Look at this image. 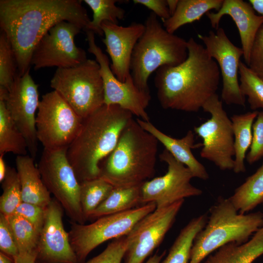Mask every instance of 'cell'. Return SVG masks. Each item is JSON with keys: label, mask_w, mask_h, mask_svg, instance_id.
I'll return each instance as SVG.
<instances>
[{"label": "cell", "mask_w": 263, "mask_h": 263, "mask_svg": "<svg viewBox=\"0 0 263 263\" xmlns=\"http://www.w3.org/2000/svg\"><path fill=\"white\" fill-rule=\"evenodd\" d=\"M79 0H0V27L10 42L18 75L30 70L33 51L57 23L67 21L86 30L91 20Z\"/></svg>", "instance_id": "obj_1"}, {"label": "cell", "mask_w": 263, "mask_h": 263, "mask_svg": "<svg viewBox=\"0 0 263 263\" xmlns=\"http://www.w3.org/2000/svg\"><path fill=\"white\" fill-rule=\"evenodd\" d=\"M187 46L188 56L184 62L156 71L157 97L164 109L197 112L218 89L221 73L216 61L193 38Z\"/></svg>", "instance_id": "obj_2"}, {"label": "cell", "mask_w": 263, "mask_h": 263, "mask_svg": "<svg viewBox=\"0 0 263 263\" xmlns=\"http://www.w3.org/2000/svg\"><path fill=\"white\" fill-rule=\"evenodd\" d=\"M132 115L118 105L104 104L83 119L67 152L79 182L99 177L101 162L113 150Z\"/></svg>", "instance_id": "obj_3"}, {"label": "cell", "mask_w": 263, "mask_h": 263, "mask_svg": "<svg viewBox=\"0 0 263 263\" xmlns=\"http://www.w3.org/2000/svg\"><path fill=\"white\" fill-rule=\"evenodd\" d=\"M158 142L132 118L113 150L101 162L99 177L114 188L141 186L155 174Z\"/></svg>", "instance_id": "obj_4"}, {"label": "cell", "mask_w": 263, "mask_h": 263, "mask_svg": "<svg viewBox=\"0 0 263 263\" xmlns=\"http://www.w3.org/2000/svg\"><path fill=\"white\" fill-rule=\"evenodd\" d=\"M228 198L220 197L209 210L205 227L197 234L188 263H201L209 254L232 242L243 244L263 226V213H238Z\"/></svg>", "instance_id": "obj_5"}, {"label": "cell", "mask_w": 263, "mask_h": 263, "mask_svg": "<svg viewBox=\"0 0 263 263\" xmlns=\"http://www.w3.org/2000/svg\"><path fill=\"white\" fill-rule=\"evenodd\" d=\"M145 31L132 53L130 73L136 86L150 93V75L164 66H175L188 56L187 41L168 32L151 12L145 22Z\"/></svg>", "instance_id": "obj_6"}, {"label": "cell", "mask_w": 263, "mask_h": 263, "mask_svg": "<svg viewBox=\"0 0 263 263\" xmlns=\"http://www.w3.org/2000/svg\"><path fill=\"white\" fill-rule=\"evenodd\" d=\"M50 86L83 119L104 104L103 83L95 60L57 68Z\"/></svg>", "instance_id": "obj_7"}, {"label": "cell", "mask_w": 263, "mask_h": 263, "mask_svg": "<svg viewBox=\"0 0 263 263\" xmlns=\"http://www.w3.org/2000/svg\"><path fill=\"white\" fill-rule=\"evenodd\" d=\"M156 208V204L151 202L101 217L88 225L72 222L69 240L78 263H83L90 253L103 243L127 235L139 221Z\"/></svg>", "instance_id": "obj_8"}, {"label": "cell", "mask_w": 263, "mask_h": 263, "mask_svg": "<svg viewBox=\"0 0 263 263\" xmlns=\"http://www.w3.org/2000/svg\"><path fill=\"white\" fill-rule=\"evenodd\" d=\"M67 149H44L38 168L48 191L72 222L84 224L86 220L80 201V182L68 159Z\"/></svg>", "instance_id": "obj_9"}, {"label": "cell", "mask_w": 263, "mask_h": 263, "mask_svg": "<svg viewBox=\"0 0 263 263\" xmlns=\"http://www.w3.org/2000/svg\"><path fill=\"white\" fill-rule=\"evenodd\" d=\"M83 119L55 91L42 95L36 115L37 136L45 149L68 148Z\"/></svg>", "instance_id": "obj_10"}, {"label": "cell", "mask_w": 263, "mask_h": 263, "mask_svg": "<svg viewBox=\"0 0 263 263\" xmlns=\"http://www.w3.org/2000/svg\"><path fill=\"white\" fill-rule=\"evenodd\" d=\"M202 109L209 113L211 117L194 127V132L203 140L200 156L213 163L221 170H233L235 152L232 123L218 95L216 94L212 96Z\"/></svg>", "instance_id": "obj_11"}, {"label": "cell", "mask_w": 263, "mask_h": 263, "mask_svg": "<svg viewBox=\"0 0 263 263\" xmlns=\"http://www.w3.org/2000/svg\"><path fill=\"white\" fill-rule=\"evenodd\" d=\"M88 50L94 55L99 65L104 90V104L117 105L144 121H150L146 109L151 99L150 93L143 92L135 85L131 75L125 82L113 74L107 56L96 44L94 33L86 31Z\"/></svg>", "instance_id": "obj_12"}, {"label": "cell", "mask_w": 263, "mask_h": 263, "mask_svg": "<svg viewBox=\"0 0 263 263\" xmlns=\"http://www.w3.org/2000/svg\"><path fill=\"white\" fill-rule=\"evenodd\" d=\"M159 158L167 164L168 170L164 175L152 178L142 185L143 205L153 202L156 204V209H160L186 198L202 194L201 189L190 183L194 177L191 171L167 150L165 149Z\"/></svg>", "instance_id": "obj_13"}, {"label": "cell", "mask_w": 263, "mask_h": 263, "mask_svg": "<svg viewBox=\"0 0 263 263\" xmlns=\"http://www.w3.org/2000/svg\"><path fill=\"white\" fill-rule=\"evenodd\" d=\"M81 30L78 25L67 21L54 25L36 46L31 65L37 70L49 67H71L86 61L85 50L76 46L74 41Z\"/></svg>", "instance_id": "obj_14"}, {"label": "cell", "mask_w": 263, "mask_h": 263, "mask_svg": "<svg viewBox=\"0 0 263 263\" xmlns=\"http://www.w3.org/2000/svg\"><path fill=\"white\" fill-rule=\"evenodd\" d=\"M184 200L156 209L139 221L126 235L128 248L124 263H143L163 240Z\"/></svg>", "instance_id": "obj_15"}, {"label": "cell", "mask_w": 263, "mask_h": 263, "mask_svg": "<svg viewBox=\"0 0 263 263\" xmlns=\"http://www.w3.org/2000/svg\"><path fill=\"white\" fill-rule=\"evenodd\" d=\"M38 85L28 70L22 76L17 75L7 94L2 100L14 123L23 134L29 155L34 159L38 151L36 131V112L39 100Z\"/></svg>", "instance_id": "obj_16"}, {"label": "cell", "mask_w": 263, "mask_h": 263, "mask_svg": "<svg viewBox=\"0 0 263 263\" xmlns=\"http://www.w3.org/2000/svg\"><path fill=\"white\" fill-rule=\"evenodd\" d=\"M198 37L219 67L223 80L222 100L227 105L244 106L245 98L238 81L240 58L244 55L242 48L233 44L221 27L216 32L210 31L207 35L198 34Z\"/></svg>", "instance_id": "obj_17"}, {"label": "cell", "mask_w": 263, "mask_h": 263, "mask_svg": "<svg viewBox=\"0 0 263 263\" xmlns=\"http://www.w3.org/2000/svg\"><path fill=\"white\" fill-rule=\"evenodd\" d=\"M62 206L52 199L45 208V217L37 247L38 260L47 263H79L64 229Z\"/></svg>", "instance_id": "obj_18"}, {"label": "cell", "mask_w": 263, "mask_h": 263, "mask_svg": "<svg viewBox=\"0 0 263 263\" xmlns=\"http://www.w3.org/2000/svg\"><path fill=\"white\" fill-rule=\"evenodd\" d=\"M106 51L111 57L110 67L116 77L125 82L131 75L130 63L137 42L145 31V25L133 22L127 26L107 21L101 24Z\"/></svg>", "instance_id": "obj_19"}, {"label": "cell", "mask_w": 263, "mask_h": 263, "mask_svg": "<svg viewBox=\"0 0 263 263\" xmlns=\"http://www.w3.org/2000/svg\"><path fill=\"white\" fill-rule=\"evenodd\" d=\"M211 26L216 30L222 18L229 16L238 29L244 58L248 65L251 49L258 31L263 25V17L257 15L249 2L243 0H224L216 12L206 14Z\"/></svg>", "instance_id": "obj_20"}, {"label": "cell", "mask_w": 263, "mask_h": 263, "mask_svg": "<svg viewBox=\"0 0 263 263\" xmlns=\"http://www.w3.org/2000/svg\"><path fill=\"white\" fill-rule=\"evenodd\" d=\"M137 122L145 130L154 136L178 161L184 164L192 172L194 177L206 180L209 175L205 168L193 155L191 150L202 146L194 144V134L189 130L183 137L178 139L164 133L150 121L137 118Z\"/></svg>", "instance_id": "obj_21"}, {"label": "cell", "mask_w": 263, "mask_h": 263, "mask_svg": "<svg viewBox=\"0 0 263 263\" xmlns=\"http://www.w3.org/2000/svg\"><path fill=\"white\" fill-rule=\"evenodd\" d=\"M16 165L22 202L45 208L52 199L35 164L34 159L28 154L17 156Z\"/></svg>", "instance_id": "obj_22"}, {"label": "cell", "mask_w": 263, "mask_h": 263, "mask_svg": "<svg viewBox=\"0 0 263 263\" xmlns=\"http://www.w3.org/2000/svg\"><path fill=\"white\" fill-rule=\"evenodd\" d=\"M207 256L203 263H252L263 255V226L246 242L227 244Z\"/></svg>", "instance_id": "obj_23"}, {"label": "cell", "mask_w": 263, "mask_h": 263, "mask_svg": "<svg viewBox=\"0 0 263 263\" xmlns=\"http://www.w3.org/2000/svg\"><path fill=\"white\" fill-rule=\"evenodd\" d=\"M224 0H179L174 13L163 21V26L169 33H174L180 27L199 20L212 9L217 11L221 8Z\"/></svg>", "instance_id": "obj_24"}, {"label": "cell", "mask_w": 263, "mask_h": 263, "mask_svg": "<svg viewBox=\"0 0 263 263\" xmlns=\"http://www.w3.org/2000/svg\"><path fill=\"white\" fill-rule=\"evenodd\" d=\"M258 113L257 111H254L234 114L231 117L235 152L233 170L236 173L245 171L244 159L246 152L251 145L253 122Z\"/></svg>", "instance_id": "obj_25"}, {"label": "cell", "mask_w": 263, "mask_h": 263, "mask_svg": "<svg viewBox=\"0 0 263 263\" xmlns=\"http://www.w3.org/2000/svg\"><path fill=\"white\" fill-rule=\"evenodd\" d=\"M142 186V185H141ZM114 188L107 198L94 210L90 218L120 213L141 206V187ZM141 205V206H142Z\"/></svg>", "instance_id": "obj_26"}, {"label": "cell", "mask_w": 263, "mask_h": 263, "mask_svg": "<svg viewBox=\"0 0 263 263\" xmlns=\"http://www.w3.org/2000/svg\"><path fill=\"white\" fill-rule=\"evenodd\" d=\"M207 219L206 214L192 219L181 230L167 256L160 263H188L194 240Z\"/></svg>", "instance_id": "obj_27"}, {"label": "cell", "mask_w": 263, "mask_h": 263, "mask_svg": "<svg viewBox=\"0 0 263 263\" xmlns=\"http://www.w3.org/2000/svg\"><path fill=\"white\" fill-rule=\"evenodd\" d=\"M237 210L245 214L263 203V163L229 198Z\"/></svg>", "instance_id": "obj_28"}, {"label": "cell", "mask_w": 263, "mask_h": 263, "mask_svg": "<svg viewBox=\"0 0 263 263\" xmlns=\"http://www.w3.org/2000/svg\"><path fill=\"white\" fill-rule=\"evenodd\" d=\"M28 145L23 134L11 118L3 100H0V154L11 152L27 155Z\"/></svg>", "instance_id": "obj_29"}, {"label": "cell", "mask_w": 263, "mask_h": 263, "mask_svg": "<svg viewBox=\"0 0 263 263\" xmlns=\"http://www.w3.org/2000/svg\"><path fill=\"white\" fill-rule=\"evenodd\" d=\"M80 201L86 221L110 195L114 187L100 177L82 181L80 182Z\"/></svg>", "instance_id": "obj_30"}, {"label": "cell", "mask_w": 263, "mask_h": 263, "mask_svg": "<svg viewBox=\"0 0 263 263\" xmlns=\"http://www.w3.org/2000/svg\"><path fill=\"white\" fill-rule=\"evenodd\" d=\"M93 12V19L91 20L85 31L89 30L99 36L104 34L101 28L103 22L107 21L118 24V20L123 19L125 15V10L117 6L116 0H83Z\"/></svg>", "instance_id": "obj_31"}, {"label": "cell", "mask_w": 263, "mask_h": 263, "mask_svg": "<svg viewBox=\"0 0 263 263\" xmlns=\"http://www.w3.org/2000/svg\"><path fill=\"white\" fill-rule=\"evenodd\" d=\"M3 192L0 197V213L6 217L13 215L22 202L21 188L17 171L8 167L6 176L2 182Z\"/></svg>", "instance_id": "obj_32"}, {"label": "cell", "mask_w": 263, "mask_h": 263, "mask_svg": "<svg viewBox=\"0 0 263 263\" xmlns=\"http://www.w3.org/2000/svg\"><path fill=\"white\" fill-rule=\"evenodd\" d=\"M239 74L240 90L244 96L247 97L250 108L263 109V79L241 61Z\"/></svg>", "instance_id": "obj_33"}, {"label": "cell", "mask_w": 263, "mask_h": 263, "mask_svg": "<svg viewBox=\"0 0 263 263\" xmlns=\"http://www.w3.org/2000/svg\"><path fill=\"white\" fill-rule=\"evenodd\" d=\"M19 253L32 251L37 249L39 233L27 220L13 214L7 217Z\"/></svg>", "instance_id": "obj_34"}, {"label": "cell", "mask_w": 263, "mask_h": 263, "mask_svg": "<svg viewBox=\"0 0 263 263\" xmlns=\"http://www.w3.org/2000/svg\"><path fill=\"white\" fill-rule=\"evenodd\" d=\"M18 75L16 56L12 45L2 32L0 34V87L9 90Z\"/></svg>", "instance_id": "obj_35"}, {"label": "cell", "mask_w": 263, "mask_h": 263, "mask_svg": "<svg viewBox=\"0 0 263 263\" xmlns=\"http://www.w3.org/2000/svg\"><path fill=\"white\" fill-rule=\"evenodd\" d=\"M126 236L115 239L99 254L81 263H121L128 248Z\"/></svg>", "instance_id": "obj_36"}, {"label": "cell", "mask_w": 263, "mask_h": 263, "mask_svg": "<svg viewBox=\"0 0 263 263\" xmlns=\"http://www.w3.org/2000/svg\"><path fill=\"white\" fill-rule=\"evenodd\" d=\"M252 140L250 149L246 156L250 164L258 161L263 156V111L258 112L256 120L252 125Z\"/></svg>", "instance_id": "obj_37"}, {"label": "cell", "mask_w": 263, "mask_h": 263, "mask_svg": "<svg viewBox=\"0 0 263 263\" xmlns=\"http://www.w3.org/2000/svg\"><path fill=\"white\" fill-rule=\"evenodd\" d=\"M0 249L13 259L19 254V251L7 217L0 214Z\"/></svg>", "instance_id": "obj_38"}, {"label": "cell", "mask_w": 263, "mask_h": 263, "mask_svg": "<svg viewBox=\"0 0 263 263\" xmlns=\"http://www.w3.org/2000/svg\"><path fill=\"white\" fill-rule=\"evenodd\" d=\"M14 214L19 215L27 220L40 234L44 220L45 208L33 204L22 202Z\"/></svg>", "instance_id": "obj_39"}, {"label": "cell", "mask_w": 263, "mask_h": 263, "mask_svg": "<svg viewBox=\"0 0 263 263\" xmlns=\"http://www.w3.org/2000/svg\"><path fill=\"white\" fill-rule=\"evenodd\" d=\"M248 67L263 79V25L258 31L253 43Z\"/></svg>", "instance_id": "obj_40"}, {"label": "cell", "mask_w": 263, "mask_h": 263, "mask_svg": "<svg viewBox=\"0 0 263 263\" xmlns=\"http://www.w3.org/2000/svg\"><path fill=\"white\" fill-rule=\"evenodd\" d=\"M134 4L142 5L152 11L162 21L170 17L166 0H133Z\"/></svg>", "instance_id": "obj_41"}, {"label": "cell", "mask_w": 263, "mask_h": 263, "mask_svg": "<svg viewBox=\"0 0 263 263\" xmlns=\"http://www.w3.org/2000/svg\"><path fill=\"white\" fill-rule=\"evenodd\" d=\"M38 256V252L36 249L30 252L19 253L14 260L15 263H36Z\"/></svg>", "instance_id": "obj_42"}, {"label": "cell", "mask_w": 263, "mask_h": 263, "mask_svg": "<svg viewBox=\"0 0 263 263\" xmlns=\"http://www.w3.org/2000/svg\"><path fill=\"white\" fill-rule=\"evenodd\" d=\"M4 155L0 154V182L4 180L8 169V167L3 158Z\"/></svg>", "instance_id": "obj_43"}, {"label": "cell", "mask_w": 263, "mask_h": 263, "mask_svg": "<svg viewBox=\"0 0 263 263\" xmlns=\"http://www.w3.org/2000/svg\"><path fill=\"white\" fill-rule=\"evenodd\" d=\"M248 2L254 10L263 17V0H249Z\"/></svg>", "instance_id": "obj_44"}, {"label": "cell", "mask_w": 263, "mask_h": 263, "mask_svg": "<svg viewBox=\"0 0 263 263\" xmlns=\"http://www.w3.org/2000/svg\"><path fill=\"white\" fill-rule=\"evenodd\" d=\"M166 254V250L159 254L156 252L152 256H151L145 263H160Z\"/></svg>", "instance_id": "obj_45"}, {"label": "cell", "mask_w": 263, "mask_h": 263, "mask_svg": "<svg viewBox=\"0 0 263 263\" xmlns=\"http://www.w3.org/2000/svg\"><path fill=\"white\" fill-rule=\"evenodd\" d=\"M168 9L171 16L175 12L179 0H166Z\"/></svg>", "instance_id": "obj_46"}, {"label": "cell", "mask_w": 263, "mask_h": 263, "mask_svg": "<svg viewBox=\"0 0 263 263\" xmlns=\"http://www.w3.org/2000/svg\"><path fill=\"white\" fill-rule=\"evenodd\" d=\"M0 263H15L14 259L6 255V254L0 252Z\"/></svg>", "instance_id": "obj_47"}, {"label": "cell", "mask_w": 263, "mask_h": 263, "mask_svg": "<svg viewBox=\"0 0 263 263\" xmlns=\"http://www.w3.org/2000/svg\"><path fill=\"white\" fill-rule=\"evenodd\" d=\"M36 263H47L43 262L38 260Z\"/></svg>", "instance_id": "obj_48"}, {"label": "cell", "mask_w": 263, "mask_h": 263, "mask_svg": "<svg viewBox=\"0 0 263 263\" xmlns=\"http://www.w3.org/2000/svg\"></svg>", "instance_id": "obj_49"}]
</instances>
